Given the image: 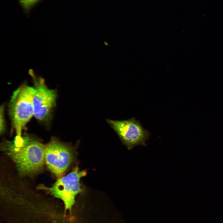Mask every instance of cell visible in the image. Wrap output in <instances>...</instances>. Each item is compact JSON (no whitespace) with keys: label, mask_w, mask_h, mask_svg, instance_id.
<instances>
[{"label":"cell","mask_w":223,"mask_h":223,"mask_svg":"<svg viewBox=\"0 0 223 223\" xmlns=\"http://www.w3.org/2000/svg\"><path fill=\"white\" fill-rule=\"evenodd\" d=\"M2 151L15 164L18 174L32 176L42 170L45 162V144L34 137L15 136L1 144Z\"/></svg>","instance_id":"1"},{"label":"cell","mask_w":223,"mask_h":223,"mask_svg":"<svg viewBox=\"0 0 223 223\" xmlns=\"http://www.w3.org/2000/svg\"><path fill=\"white\" fill-rule=\"evenodd\" d=\"M33 87L22 85L13 93L8 105V111L16 136H22L26 124L33 116L32 102Z\"/></svg>","instance_id":"2"},{"label":"cell","mask_w":223,"mask_h":223,"mask_svg":"<svg viewBox=\"0 0 223 223\" xmlns=\"http://www.w3.org/2000/svg\"><path fill=\"white\" fill-rule=\"evenodd\" d=\"M86 173L85 171H80L76 167L66 176L58 178L52 186H41L38 189L47 191L54 197L60 199L64 203L65 210L70 212L75 203L76 196L82 191L80 179Z\"/></svg>","instance_id":"3"},{"label":"cell","mask_w":223,"mask_h":223,"mask_svg":"<svg viewBox=\"0 0 223 223\" xmlns=\"http://www.w3.org/2000/svg\"><path fill=\"white\" fill-rule=\"evenodd\" d=\"M72 147L55 137L45 144L46 164L58 178L62 177L74 158Z\"/></svg>","instance_id":"4"},{"label":"cell","mask_w":223,"mask_h":223,"mask_svg":"<svg viewBox=\"0 0 223 223\" xmlns=\"http://www.w3.org/2000/svg\"><path fill=\"white\" fill-rule=\"evenodd\" d=\"M32 102L33 116L38 121L48 124L55 107L57 92L49 89L43 79H34Z\"/></svg>","instance_id":"5"},{"label":"cell","mask_w":223,"mask_h":223,"mask_svg":"<svg viewBox=\"0 0 223 223\" xmlns=\"http://www.w3.org/2000/svg\"><path fill=\"white\" fill-rule=\"evenodd\" d=\"M106 121L129 150L138 145L146 146L150 133L134 117L122 120L107 119Z\"/></svg>","instance_id":"6"},{"label":"cell","mask_w":223,"mask_h":223,"mask_svg":"<svg viewBox=\"0 0 223 223\" xmlns=\"http://www.w3.org/2000/svg\"><path fill=\"white\" fill-rule=\"evenodd\" d=\"M23 7L28 10L38 2L39 0H19Z\"/></svg>","instance_id":"7"},{"label":"cell","mask_w":223,"mask_h":223,"mask_svg":"<svg viewBox=\"0 0 223 223\" xmlns=\"http://www.w3.org/2000/svg\"><path fill=\"white\" fill-rule=\"evenodd\" d=\"M4 106H1L0 113V134H3L5 131V125L4 116Z\"/></svg>","instance_id":"8"}]
</instances>
